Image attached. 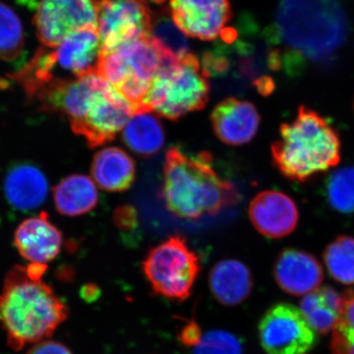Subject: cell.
<instances>
[{"label": "cell", "instance_id": "29", "mask_svg": "<svg viewBox=\"0 0 354 354\" xmlns=\"http://www.w3.org/2000/svg\"><path fill=\"white\" fill-rule=\"evenodd\" d=\"M192 354H243L236 335L223 330H212L203 334Z\"/></svg>", "mask_w": 354, "mask_h": 354}, {"label": "cell", "instance_id": "33", "mask_svg": "<svg viewBox=\"0 0 354 354\" xmlns=\"http://www.w3.org/2000/svg\"><path fill=\"white\" fill-rule=\"evenodd\" d=\"M17 1L23 6L29 7V8H31V7L32 8H37L41 0H17Z\"/></svg>", "mask_w": 354, "mask_h": 354}, {"label": "cell", "instance_id": "10", "mask_svg": "<svg viewBox=\"0 0 354 354\" xmlns=\"http://www.w3.org/2000/svg\"><path fill=\"white\" fill-rule=\"evenodd\" d=\"M153 17L147 0H99L97 27L101 55L122 44L149 38Z\"/></svg>", "mask_w": 354, "mask_h": 354}, {"label": "cell", "instance_id": "14", "mask_svg": "<svg viewBox=\"0 0 354 354\" xmlns=\"http://www.w3.org/2000/svg\"><path fill=\"white\" fill-rule=\"evenodd\" d=\"M249 216L253 227L263 236L279 239L295 232L299 211L288 195L278 190H265L251 201Z\"/></svg>", "mask_w": 354, "mask_h": 354}, {"label": "cell", "instance_id": "6", "mask_svg": "<svg viewBox=\"0 0 354 354\" xmlns=\"http://www.w3.org/2000/svg\"><path fill=\"white\" fill-rule=\"evenodd\" d=\"M169 57L150 38L138 39L100 55L97 73L130 104L135 113L144 111L147 93Z\"/></svg>", "mask_w": 354, "mask_h": 354}, {"label": "cell", "instance_id": "16", "mask_svg": "<svg viewBox=\"0 0 354 354\" xmlns=\"http://www.w3.org/2000/svg\"><path fill=\"white\" fill-rule=\"evenodd\" d=\"M260 114L250 102L227 97L211 114L214 132L223 143L241 146L252 141L260 127Z\"/></svg>", "mask_w": 354, "mask_h": 354}, {"label": "cell", "instance_id": "26", "mask_svg": "<svg viewBox=\"0 0 354 354\" xmlns=\"http://www.w3.org/2000/svg\"><path fill=\"white\" fill-rule=\"evenodd\" d=\"M25 48L22 21L10 6L0 2V59L13 62Z\"/></svg>", "mask_w": 354, "mask_h": 354}, {"label": "cell", "instance_id": "18", "mask_svg": "<svg viewBox=\"0 0 354 354\" xmlns=\"http://www.w3.org/2000/svg\"><path fill=\"white\" fill-rule=\"evenodd\" d=\"M209 286L213 297L223 306H237L250 297L253 277L241 261L223 260L209 272Z\"/></svg>", "mask_w": 354, "mask_h": 354}, {"label": "cell", "instance_id": "3", "mask_svg": "<svg viewBox=\"0 0 354 354\" xmlns=\"http://www.w3.org/2000/svg\"><path fill=\"white\" fill-rule=\"evenodd\" d=\"M162 195L171 214L190 221L215 216L239 200L234 184L216 171L208 152L190 156L176 147L165 155Z\"/></svg>", "mask_w": 354, "mask_h": 354}, {"label": "cell", "instance_id": "23", "mask_svg": "<svg viewBox=\"0 0 354 354\" xmlns=\"http://www.w3.org/2000/svg\"><path fill=\"white\" fill-rule=\"evenodd\" d=\"M123 140L133 152L140 157L149 158L164 146V127L151 111L136 113L125 125Z\"/></svg>", "mask_w": 354, "mask_h": 354}, {"label": "cell", "instance_id": "4", "mask_svg": "<svg viewBox=\"0 0 354 354\" xmlns=\"http://www.w3.org/2000/svg\"><path fill=\"white\" fill-rule=\"evenodd\" d=\"M274 167L288 180L306 183L339 164L342 141L329 121L308 106L283 123L272 145Z\"/></svg>", "mask_w": 354, "mask_h": 354}, {"label": "cell", "instance_id": "24", "mask_svg": "<svg viewBox=\"0 0 354 354\" xmlns=\"http://www.w3.org/2000/svg\"><path fill=\"white\" fill-rule=\"evenodd\" d=\"M323 259L335 281L342 285H354V236H337L326 247Z\"/></svg>", "mask_w": 354, "mask_h": 354}, {"label": "cell", "instance_id": "21", "mask_svg": "<svg viewBox=\"0 0 354 354\" xmlns=\"http://www.w3.org/2000/svg\"><path fill=\"white\" fill-rule=\"evenodd\" d=\"M53 197L58 213L69 216L88 213L99 201L94 183L83 174H72L62 179L55 188Z\"/></svg>", "mask_w": 354, "mask_h": 354}, {"label": "cell", "instance_id": "8", "mask_svg": "<svg viewBox=\"0 0 354 354\" xmlns=\"http://www.w3.org/2000/svg\"><path fill=\"white\" fill-rule=\"evenodd\" d=\"M201 266L185 239L171 236L153 247L143 261V272L153 290L174 301L190 297Z\"/></svg>", "mask_w": 354, "mask_h": 354}, {"label": "cell", "instance_id": "31", "mask_svg": "<svg viewBox=\"0 0 354 354\" xmlns=\"http://www.w3.org/2000/svg\"><path fill=\"white\" fill-rule=\"evenodd\" d=\"M26 354H73L65 344L59 342L44 339L32 344Z\"/></svg>", "mask_w": 354, "mask_h": 354}, {"label": "cell", "instance_id": "19", "mask_svg": "<svg viewBox=\"0 0 354 354\" xmlns=\"http://www.w3.org/2000/svg\"><path fill=\"white\" fill-rule=\"evenodd\" d=\"M7 201L21 211H31L41 206L48 193V183L43 172L32 165L12 167L4 179Z\"/></svg>", "mask_w": 354, "mask_h": 354}, {"label": "cell", "instance_id": "17", "mask_svg": "<svg viewBox=\"0 0 354 354\" xmlns=\"http://www.w3.org/2000/svg\"><path fill=\"white\" fill-rule=\"evenodd\" d=\"M18 252L30 263L46 265L57 257L62 246V234L46 212L27 218L14 234Z\"/></svg>", "mask_w": 354, "mask_h": 354}, {"label": "cell", "instance_id": "9", "mask_svg": "<svg viewBox=\"0 0 354 354\" xmlns=\"http://www.w3.org/2000/svg\"><path fill=\"white\" fill-rule=\"evenodd\" d=\"M258 333L268 354H307L318 342V335L300 309L288 302L272 305L263 314Z\"/></svg>", "mask_w": 354, "mask_h": 354}, {"label": "cell", "instance_id": "30", "mask_svg": "<svg viewBox=\"0 0 354 354\" xmlns=\"http://www.w3.org/2000/svg\"><path fill=\"white\" fill-rule=\"evenodd\" d=\"M113 220L118 228L132 230L137 227L136 212L131 206H121L114 212Z\"/></svg>", "mask_w": 354, "mask_h": 354}, {"label": "cell", "instance_id": "1", "mask_svg": "<svg viewBox=\"0 0 354 354\" xmlns=\"http://www.w3.org/2000/svg\"><path fill=\"white\" fill-rule=\"evenodd\" d=\"M265 32L291 75L306 64L330 62L346 43L348 24L337 0H281Z\"/></svg>", "mask_w": 354, "mask_h": 354}, {"label": "cell", "instance_id": "7", "mask_svg": "<svg viewBox=\"0 0 354 354\" xmlns=\"http://www.w3.org/2000/svg\"><path fill=\"white\" fill-rule=\"evenodd\" d=\"M208 79L199 59L191 53L165 64L147 93L144 111L177 120L201 111L209 101Z\"/></svg>", "mask_w": 354, "mask_h": 354}, {"label": "cell", "instance_id": "27", "mask_svg": "<svg viewBox=\"0 0 354 354\" xmlns=\"http://www.w3.org/2000/svg\"><path fill=\"white\" fill-rule=\"evenodd\" d=\"M328 203L335 211L354 214V167H344L333 172L325 185Z\"/></svg>", "mask_w": 354, "mask_h": 354}, {"label": "cell", "instance_id": "20", "mask_svg": "<svg viewBox=\"0 0 354 354\" xmlns=\"http://www.w3.org/2000/svg\"><path fill=\"white\" fill-rule=\"evenodd\" d=\"M91 171L95 183L109 192L129 189L136 174L134 160L124 151L115 147L95 153Z\"/></svg>", "mask_w": 354, "mask_h": 354}, {"label": "cell", "instance_id": "25", "mask_svg": "<svg viewBox=\"0 0 354 354\" xmlns=\"http://www.w3.org/2000/svg\"><path fill=\"white\" fill-rule=\"evenodd\" d=\"M149 38L172 57L180 58L190 53L187 37L174 24L169 8L153 13L152 31Z\"/></svg>", "mask_w": 354, "mask_h": 354}, {"label": "cell", "instance_id": "22", "mask_svg": "<svg viewBox=\"0 0 354 354\" xmlns=\"http://www.w3.org/2000/svg\"><path fill=\"white\" fill-rule=\"evenodd\" d=\"M299 309L312 329L327 335L341 315L342 295L333 286H324L305 295Z\"/></svg>", "mask_w": 354, "mask_h": 354}, {"label": "cell", "instance_id": "15", "mask_svg": "<svg viewBox=\"0 0 354 354\" xmlns=\"http://www.w3.org/2000/svg\"><path fill=\"white\" fill-rule=\"evenodd\" d=\"M274 277L281 290L301 297L319 288L324 271L315 256L299 249L286 248L274 262Z\"/></svg>", "mask_w": 354, "mask_h": 354}, {"label": "cell", "instance_id": "5", "mask_svg": "<svg viewBox=\"0 0 354 354\" xmlns=\"http://www.w3.org/2000/svg\"><path fill=\"white\" fill-rule=\"evenodd\" d=\"M100 55L99 31L97 26H90L72 32L55 48L41 46L22 69L9 76L32 101L50 84L97 72Z\"/></svg>", "mask_w": 354, "mask_h": 354}, {"label": "cell", "instance_id": "12", "mask_svg": "<svg viewBox=\"0 0 354 354\" xmlns=\"http://www.w3.org/2000/svg\"><path fill=\"white\" fill-rule=\"evenodd\" d=\"M134 113L131 104L104 80L87 113L71 125V129L82 136L91 148H97L113 141Z\"/></svg>", "mask_w": 354, "mask_h": 354}, {"label": "cell", "instance_id": "13", "mask_svg": "<svg viewBox=\"0 0 354 354\" xmlns=\"http://www.w3.org/2000/svg\"><path fill=\"white\" fill-rule=\"evenodd\" d=\"M169 11L186 37L206 41L221 38L232 19L230 0H169Z\"/></svg>", "mask_w": 354, "mask_h": 354}, {"label": "cell", "instance_id": "28", "mask_svg": "<svg viewBox=\"0 0 354 354\" xmlns=\"http://www.w3.org/2000/svg\"><path fill=\"white\" fill-rule=\"evenodd\" d=\"M330 354H354V290L342 293L341 315L333 328Z\"/></svg>", "mask_w": 354, "mask_h": 354}, {"label": "cell", "instance_id": "32", "mask_svg": "<svg viewBox=\"0 0 354 354\" xmlns=\"http://www.w3.org/2000/svg\"><path fill=\"white\" fill-rule=\"evenodd\" d=\"M202 335V330L200 326L195 321H191L181 329L179 339H180L183 346L193 348L195 346H197L198 342L201 339Z\"/></svg>", "mask_w": 354, "mask_h": 354}, {"label": "cell", "instance_id": "11", "mask_svg": "<svg viewBox=\"0 0 354 354\" xmlns=\"http://www.w3.org/2000/svg\"><path fill=\"white\" fill-rule=\"evenodd\" d=\"M99 0H41L34 15L39 41L53 48L72 32L97 26Z\"/></svg>", "mask_w": 354, "mask_h": 354}, {"label": "cell", "instance_id": "2", "mask_svg": "<svg viewBox=\"0 0 354 354\" xmlns=\"http://www.w3.org/2000/svg\"><path fill=\"white\" fill-rule=\"evenodd\" d=\"M46 271V265H17L4 279L0 291V323L13 351L48 339L68 317L66 304L44 283Z\"/></svg>", "mask_w": 354, "mask_h": 354}]
</instances>
